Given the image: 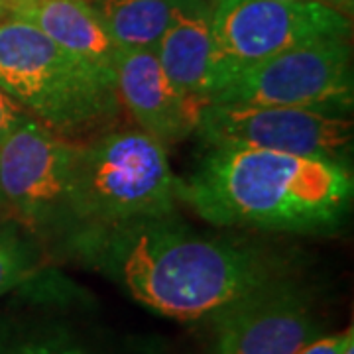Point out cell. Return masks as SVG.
<instances>
[{"label": "cell", "mask_w": 354, "mask_h": 354, "mask_svg": "<svg viewBox=\"0 0 354 354\" xmlns=\"http://www.w3.org/2000/svg\"><path fill=\"white\" fill-rule=\"evenodd\" d=\"M351 344H354V329L339 330V333H325L311 342H307L295 354H342Z\"/></svg>", "instance_id": "16"}, {"label": "cell", "mask_w": 354, "mask_h": 354, "mask_svg": "<svg viewBox=\"0 0 354 354\" xmlns=\"http://www.w3.org/2000/svg\"><path fill=\"white\" fill-rule=\"evenodd\" d=\"M158 315L207 323L260 290L293 278L262 248L195 234L174 216L79 230L64 242Z\"/></svg>", "instance_id": "1"}, {"label": "cell", "mask_w": 354, "mask_h": 354, "mask_svg": "<svg viewBox=\"0 0 354 354\" xmlns=\"http://www.w3.org/2000/svg\"><path fill=\"white\" fill-rule=\"evenodd\" d=\"M353 101L351 44L348 38H329L291 48L242 69L205 102L346 114Z\"/></svg>", "instance_id": "7"}, {"label": "cell", "mask_w": 354, "mask_h": 354, "mask_svg": "<svg viewBox=\"0 0 354 354\" xmlns=\"http://www.w3.org/2000/svg\"><path fill=\"white\" fill-rule=\"evenodd\" d=\"M6 12L36 26L116 91L114 62L118 48L85 0H6Z\"/></svg>", "instance_id": "12"}, {"label": "cell", "mask_w": 354, "mask_h": 354, "mask_svg": "<svg viewBox=\"0 0 354 354\" xmlns=\"http://www.w3.org/2000/svg\"><path fill=\"white\" fill-rule=\"evenodd\" d=\"M201 354H295L327 333L313 291L299 279L272 283L211 321Z\"/></svg>", "instance_id": "10"}, {"label": "cell", "mask_w": 354, "mask_h": 354, "mask_svg": "<svg viewBox=\"0 0 354 354\" xmlns=\"http://www.w3.org/2000/svg\"><path fill=\"white\" fill-rule=\"evenodd\" d=\"M114 87L140 130L160 144H177L195 134L205 102L187 97L169 81L153 50L116 51Z\"/></svg>", "instance_id": "11"}, {"label": "cell", "mask_w": 354, "mask_h": 354, "mask_svg": "<svg viewBox=\"0 0 354 354\" xmlns=\"http://www.w3.org/2000/svg\"><path fill=\"white\" fill-rule=\"evenodd\" d=\"M213 46V2L177 0L171 22L156 46L165 75L181 93L205 102Z\"/></svg>", "instance_id": "13"}, {"label": "cell", "mask_w": 354, "mask_h": 354, "mask_svg": "<svg viewBox=\"0 0 354 354\" xmlns=\"http://www.w3.org/2000/svg\"><path fill=\"white\" fill-rule=\"evenodd\" d=\"M41 272V254L32 236L16 225H0V297Z\"/></svg>", "instance_id": "15"}, {"label": "cell", "mask_w": 354, "mask_h": 354, "mask_svg": "<svg viewBox=\"0 0 354 354\" xmlns=\"http://www.w3.org/2000/svg\"><path fill=\"white\" fill-rule=\"evenodd\" d=\"M321 2H325V4H329V6H341V8H351L353 6V0H321Z\"/></svg>", "instance_id": "18"}, {"label": "cell", "mask_w": 354, "mask_h": 354, "mask_svg": "<svg viewBox=\"0 0 354 354\" xmlns=\"http://www.w3.org/2000/svg\"><path fill=\"white\" fill-rule=\"evenodd\" d=\"M0 91L41 127L75 144L106 132L120 102L87 65L16 16L0 22Z\"/></svg>", "instance_id": "3"}, {"label": "cell", "mask_w": 354, "mask_h": 354, "mask_svg": "<svg viewBox=\"0 0 354 354\" xmlns=\"http://www.w3.org/2000/svg\"><path fill=\"white\" fill-rule=\"evenodd\" d=\"M77 146L34 118L0 142V209L12 213L30 234L62 244L71 234Z\"/></svg>", "instance_id": "8"}, {"label": "cell", "mask_w": 354, "mask_h": 354, "mask_svg": "<svg viewBox=\"0 0 354 354\" xmlns=\"http://www.w3.org/2000/svg\"><path fill=\"white\" fill-rule=\"evenodd\" d=\"M177 201L165 146L144 130H106L77 146L69 236L174 216Z\"/></svg>", "instance_id": "4"}, {"label": "cell", "mask_w": 354, "mask_h": 354, "mask_svg": "<svg viewBox=\"0 0 354 354\" xmlns=\"http://www.w3.org/2000/svg\"><path fill=\"white\" fill-rule=\"evenodd\" d=\"M6 12V0H0V16Z\"/></svg>", "instance_id": "19"}, {"label": "cell", "mask_w": 354, "mask_h": 354, "mask_svg": "<svg viewBox=\"0 0 354 354\" xmlns=\"http://www.w3.org/2000/svg\"><path fill=\"white\" fill-rule=\"evenodd\" d=\"M177 197L215 227L319 234L339 228L354 197L348 162L254 150L209 148Z\"/></svg>", "instance_id": "2"}, {"label": "cell", "mask_w": 354, "mask_h": 354, "mask_svg": "<svg viewBox=\"0 0 354 354\" xmlns=\"http://www.w3.org/2000/svg\"><path fill=\"white\" fill-rule=\"evenodd\" d=\"M0 354H169L153 337L116 329L97 299L57 274L39 272L0 313Z\"/></svg>", "instance_id": "5"}, {"label": "cell", "mask_w": 354, "mask_h": 354, "mask_svg": "<svg viewBox=\"0 0 354 354\" xmlns=\"http://www.w3.org/2000/svg\"><path fill=\"white\" fill-rule=\"evenodd\" d=\"M213 46L207 95L250 65L291 48L348 38L351 20L321 0H211Z\"/></svg>", "instance_id": "6"}, {"label": "cell", "mask_w": 354, "mask_h": 354, "mask_svg": "<svg viewBox=\"0 0 354 354\" xmlns=\"http://www.w3.org/2000/svg\"><path fill=\"white\" fill-rule=\"evenodd\" d=\"M342 354H354V344H351V346H348V348H346Z\"/></svg>", "instance_id": "20"}, {"label": "cell", "mask_w": 354, "mask_h": 354, "mask_svg": "<svg viewBox=\"0 0 354 354\" xmlns=\"http://www.w3.org/2000/svg\"><path fill=\"white\" fill-rule=\"evenodd\" d=\"M195 134L209 148H254L346 162L354 124L346 114L205 102Z\"/></svg>", "instance_id": "9"}, {"label": "cell", "mask_w": 354, "mask_h": 354, "mask_svg": "<svg viewBox=\"0 0 354 354\" xmlns=\"http://www.w3.org/2000/svg\"><path fill=\"white\" fill-rule=\"evenodd\" d=\"M30 118L32 116L18 102H14L6 93L0 91V142H4L16 128L22 127Z\"/></svg>", "instance_id": "17"}, {"label": "cell", "mask_w": 354, "mask_h": 354, "mask_svg": "<svg viewBox=\"0 0 354 354\" xmlns=\"http://www.w3.org/2000/svg\"><path fill=\"white\" fill-rule=\"evenodd\" d=\"M118 50H156L177 0H85Z\"/></svg>", "instance_id": "14"}]
</instances>
